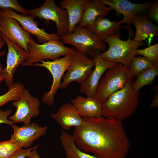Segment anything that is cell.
Masks as SVG:
<instances>
[{
  "instance_id": "ac0fdd59",
  "label": "cell",
  "mask_w": 158,
  "mask_h": 158,
  "mask_svg": "<svg viewBox=\"0 0 158 158\" xmlns=\"http://www.w3.org/2000/svg\"><path fill=\"white\" fill-rule=\"evenodd\" d=\"M111 10L100 0H87L84 4L83 17L78 26L89 29L96 20L104 17Z\"/></svg>"
},
{
  "instance_id": "ffe728a7",
  "label": "cell",
  "mask_w": 158,
  "mask_h": 158,
  "mask_svg": "<svg viewBox=\"0 0 158 158\" xmlns=\"http://www.w3.org/2000/svg\"><path fill=\"white\" fill-rule=\"evenodd\" d=\"M121 26L119 21H112L106 18L97 19L92 23L89 29L99 41L104 42L106 39L116 35H120Z\"/></svg>"
},
{
  "instance_id": "e575fe53",
  "label": "cell",
  "mask_w": 158,
  "mask_h": 158,
  "mask_svg": "<svg viewBox=\"0 0 158 158\" xmlns=\"http://www.w3.org/2000/svg\"><path fill=\"white\" fill-rule=\"evenodd\" d=\"M3 68L2 64L0 63V83L4 79L3 73Z\"/></svg>"
},
{
  "instance_id": "484cf974",
  "label": "cell",
  "mask_w": 158,
  "mask_h": 158,
  "mask_svg": "<svg viewBox=\"0 0 158 158\" xmlns=\"http://www.w3.org/2000/svg\"><path fill=\"white\" fill-rule=\"evenodd\" d=\"M24 88L21 83H14L9 87L7 92L0 95V107L10 101L18 100Z\"/></svg>"
},
{
  "instance_id": "d590c367",
  "label": "cell",
  "mask_w": 158,
  "mask_h": 158,
  "mask_svg": "<svg viewBox=\"0 0 158 158\" xmlns=\"http://www.w3.org/2000/svg\"><path fill=\"white\" fill-rule=\"evenodd\" d=\"M5 43V42L3 40L0 41V56H4L5 54V51H1V49Z\"/></svg>"
},
{
  "instance_id": "7402d4cb",
  "label": "cell",
  "mask_w": 158,
  "mask_h": 158,
  "mask_svg": "<svg viewBox=\"0 0 158 158\" xmlns=\"http://www.w3.org/2000/svg\"><path fill=\"white\" fill-rule=\"evenodd\" d=\"M87 0H63L60 2V7L66 10L68 16V34L72 33L79 24L83 13L84 4Z\"/></svg>"
},
{
  "instance_id": "3957f363",
  "label": "cell",
  "mask_w": 158,
  "mask_h": 158,
  "mask_svg": "<svg viewBox=\"0 0 158 158\" xmlns=\"http://www.w3.org/2000/svg\"><path fill=\"white\" fill-rule=\"evenodd\" d=\"M129 37L126 40L121 39L120 35H116L106 39L107 43V50L100 54L101 58L109 62L120 63L128 68L132 59L137 55L138 47L144 44L143 42H138L131 40L133 33L128 32Z\"/></svg>"
},
{
  "instance_id": "4316f807",
  "label": "cell",
  "mask_w": 158,
  "mask_h": 158,
  "mask_svg": "<svg viewBox=\"0 0 158 158\" xmlns=\"http://www.w3.org/2000/svg\"><path fill=\"white\" fill-rule=\"evenodd\" d=\"M21 147L10 140L0 142V158H10Z\"/></svg>"
},
{
  "instance_id": "836d02e7",
  "label": "cell",
  "mask_w": 158,
  "mask_h": 158,
  "mask_svg": "<svg viewBox=\"0 0 158 158\" xmlns=\"http://www.w3.org/2000/svg\"><path fill=\"white\" fill-rule=\"evenodd\" d=\"M37 149L36 148L29 151L27 154V157L28 158H41L37 152Z\"/></svg>"
},
{
  "instance_id": "1f68e13d",
  "label": "cell",
  "mask_w": 158,
  "mask_h": 158,
  "mask_svg": "<svg viewBox=\"0 0 158 158\" xmlns=\"http://www.w3.org/2000/svg\"><path fill=\"white\" fill-rule=\"evenodd\" d=\"M39 146H35L27 149H24L21 147L10 158H26L28 152L35 148H37Z\"/></svg>"
},
{
  "instance_id": "8d00e7d4",
  "label": "cell",
  "mask_w": 158,
  "mask_h": 158,
  "mask_svg": "<svg viewBox=\"0 0 158 158\" xmlns=\"http://www.w3.org/2000/svg\"><path fill=\"white\" fill-rule=\"evenodd\" d=\"M1 16V10L0 9V17ZM3 40L2 38L1 37V33L0 32V41H2Z\"/></svg>"
},
{
  "instance_id": "8fae6325",
  "label": "cell",
  "mask_w": 158,
  "mask_h": 158,
  "mask_svg": "<svg viewBox=\"0 0 158 158\" xmlns=\"http://www.w3.org/2000/svg\"><path fill=\"white\" fill-rule=\"evenodd\" d=\"M100 0L104 5L108 6L111 10H114L117 17L121 14L123 15V19L119 21V24H126L127 26L124 28L128 32H132L131 24L132 18L138 14L145 15L152 4L149 2L141 4L133 3L127 0Z\"/></svg>"
},
{
  "instance_id": "e0dca14e",
  "label": "cell",
  "mask_w": 158,
  "mask_h": 158,
  "mask_svg": "<svg viewBox=\"0 0 158 158\" xmlns=\"http://www.w3.org/2000/svg\"><path fill=\"white\" fill-rule=\"evenodd\" d=\"M51 118L60 126L62 129H69L72 127L80 126L83 119L78 114L71 103H65L63 104L55 113L51 114Z\"/></svg>"
},
{
  "instance_id": "d4e9b609",
  "label": "cell",
  "mask_w": 158,
  "mask_h": 158,
  "mask_svg": "<svg viewBox=\"0 0 158 158\" xmlns=\"http://www.w3.org/2000/svg\"><path fill=\"white\" fill-rule=\"evenodd\" d=\"M152 65L146 58L134 57L131 60L128 68L131 78L137 77L143 71Z\"/></svg>"
},
{
  "instance_id": "7a4b0ae2",
  "label": "cell",
  "mask_w": 158,
  "mask_h": 158,
  "mask_svg": "<svg viewBox=\"0 0 158 158\" xmlns=\"http://www.w3.org/2000/svg\"><path fill=\"white\" fill-rule=\"evenodd\" d=\"M131 81L111 95L102 104V116L122 121L135 113L138 105L140 91L133 89Z\"/></svg>"
},
{
  "instance_id": "cb8c5ba5",
  "label": "cell",
  "mask_w": 158,
  "mask_h": 158,
  "mask_svg": "<svg viewBox=\"0 0 158 158\" xmlns=\"http://www.w3.org/2000/svg\"><path fill=\"white\" fill-rule=\"evenodd\" d=\"M158 75V64H154L145 69L136 77L134 83H132L133 90L136 92L140 91L143 87L150 85Z\"/></svg>"
},
{
  "instance_id": "f546056e",
  "label": "cell",
  "mask_w": 158,
  "mask_h": 158,
  "mask_svg": "<svg viewBox=\"0 0 158 158\" xmlns=\"http://www.w3.org/2000/svg\"><path fill=\"white\" fill-rule=\"evenodd\" d=\"M145 15L153 20L155 22H158V1L152 4L147 11Z\"/></svg>"
},
{
  "instance_id": "6da1fadb",
  "label": "cell",
  "mask_w": 158,
  "mask_h": 158,
  "mask_svg": "<svg viewBox=\"0 0 158 158\" xmlns=\"http://www.w3.org/2000/svg\"><path fill=\"white\" fill-rule=\"evenodd\" d=\"M83 119L72 135L80 150L98 158L126 157L130 144L122 121L103 116Z\"/></svg>"
},
{
  "instance_id": "4dcf8cb0",
  "label": "cell",
  "mask_w": 158,
  "mask_h": 158,
  "mask_svg": "<svg viewBox=\"0 0 158 158\" xmlns=\"http://www.w3.org/2000/svg\"><path fill=\"white\" fill-rule=\"evenodd\" d=\"M11 113L12 111L11 110L5 111L0 110V124L5 123L12 126L14 123L8 118Z\"/></svg>"
},
{
  "instance_id": "d6986e66",
  "label": "cell",
  "mask_w": 158,
  "mask_h": 158,
  "mask_svg": "<svg viewBox=\"0 0 158 158\" xmlns=\"http://www.w3.org/2000/svg\"><path fill=\"white\" fill-rule=\"evenodd\" d=\"M71 101L82 118L102 116V104L95 97H85L78 95Z\"/></svg>"
},
{
  "instance_id": "f1b7e54d",
  "label": "cell",
  "mask_w": 158,
  "mask_h": 158,
  "mask_svg": "<svg viewBox=\"0 0 158 158\" xmlns=\"http://www.w3.org/2000/svg\"><path fill=\"white\" fill-rule=\"evenodd\" d=\"M0 8L3 10H13L23 15H28V10L22 7L17 0H0Z\"/></svg>"
},
{
  "instance_id": "44dd1931",
  "label": "cell",
  "mask_w": 158,
  "mask_h": 158,
  "mask_svg": "<svg viewBox=\"0 0 158 158\" xmlns=\"http://www.w3.org/2000/svg\"><path fill=\"white\" fill-rule=\"evenodd\" d=\"M135 28L136 33L132 40L141 42L147 38L149 43L153 37L158 36V27L145 15H137L131 20Z\"/></svg>"
},
{
  "instance_id": "30bf717a",
  "label": "cell",
  "mask_w": 158,
  "mask_h": 158,
  "mask_svg": "<svg viewBox=\"0 0 158 158\" xmlns=\"http://www.w3.org/2000/svg\"><path fill=\"white\" fill-rule=\"evenodd\" d=\"M12 105L16 108L13 115L9 120L14 123L23 122L25 125L30 123L31 118L38 116L40 114V103L36 97L32 96L29 91L24 88L19 99L13 102Z\"/></svg>"
},
{
  "instance_id": "52a82bcc",
  "label": "cell",
  "mask_w": 158,
  "mask_h": 158,
  "mask_svg": "<svg viewBox=\"0 0 158 158\" xmlns=\"http://www.w3.org/2000/svg\"><path fill=\"white\" fill-rule=\"evenodd\" d=\"M28 14L34 18H39L45 21L51 20L57 28L56 34L60 37L68 33V16L66 10L58 6L54 0H46L40 7L28 10Z\"/></svg>"
},
{
  "instance_id": "8992f818",
  "label": "cell",
  "mask_w": 158,
  "mask_h": 158,
  "mask_svg": "<svg viewBox=\"0 0 158 158\" xmlns=\"http://www.w3.org/2000/svg\"><path fill=\"white\" fill-rule=\"evenodd\" d=\"M60 39L64 44L72 45L77 50L92 57L107 48L104 42L98 40L90 29L84 27L77 26L72 33L60 37Z\"/></svg>"
},
{
  "instance_id": "74e56055",
  "label": "cell",
  "mask_w": 158,
  "mask_h": 158,
  "mask_svg": "<svg viewBox=\"0 0 158 158\" xmlns=\"http://www.w3.org/2000/svg\"><path fill=\"white\" fill-rule=\"evenodd\" d=\"M126 158V157H123V158Z\"/></svg>"
},
{
  "instance_id": "d6a6232c",
  "label": "cell",
  "mask_w": 158,
  "mask_h": 158,
  "mask_svg": "<svg viewBox=\"0 0 158 158\" xmlns=\"http://www.w3.org/2000/svg\"><path fill=\"white\" fill-rule=\"evenodd\" d=\"M158 106V91H156L152 100L149 105L150 108H156Z\"/></svg>"
},
{
  "instance_id": "277c9868",
  "label": "cell",
  "mask_w": 158,
  "mask_h": 158,
  "mask_svg": "<svg viewBox=\"0 0 158 158\" xmlns=\"http://www.w3.org/2000/svg\"><path fill=\"white\" fill-rule=\"evenodd\" d=\"M104 74L98 83L94 97L102 104L131 79L128 68L120 63H116Z\"/></svg>"
},
{
  "instance_id": "603a6c76",
  "label": "cell",
  "mask_w": 158,
  "mask_h": 158,
  "mask_svg": "<svg viewBox=\"0 0 158 158\" xmlns=\"http://www.w3.org/2000/svg\"><path fill=\"white\" fill-rule=\"evenodd\" d=\"M60 139L66 152V158H98L82 151L77 146L72 135L64 130L61 133Z\"/></svg>"
},
{
  "instance_id": "2e32d148",
  "label": "cell",
  "mask_w": 158,
  "mask_h": 158,
  "mask_svg": "<svg viewBox=\"0 0 158 158\" xmlns=\"http://www.w3.org/2000/svg\"><path fill=\"white\" fill-rule=\"evenodd\" d=\"M12 126L14 132L10 140L25 148H28L35 140L45 135L47 130L46 126H40L35 123L21 127L14 124Z\"/></svg>"
},
{
  "instance_id": "5b68a950",
  "label": "cell",
  "mask_w": 158,
  "mask_h": 158,
  "mask_svg": "<svg viewBox=\"0 0 158 158\" xmlns=\"http://www.w3.org/2000/svg\"><path fill=\"white\" fill-rule=\"evenodd\" d=\"M29 53L23 66H32L34 63L44 60L53 61L73 53L75 49L64 45L62 41L51 40L41 44L36 43L31 37L28 45Z\"/></svg>"
},
{
  "instance_id": "4fadbf2b",
  "label": "cell",
  "mask_w": 158,
  "mask_h": 158,
  "mask_svg": "<svg viewBox=\"0 0 158 158\" xmlns=\"http://www.w3.org/2000/svg\"><path fill=\"white\" fill-rule=\"evenodd\" d=\"M1 16L13 18L17 20L22 26V28L30 34L37 37L38 41L41 43L50 41L59 40L60 37L56 33H47L44 28L38 26L37 22L30 15H21L10 9L1 10Z\"/></svg>"
},
{
  "instance_id": "ba28073f",
  "label": "cell",
  "mask_w": 158,
  "mask_h": 158,
  "mask_svg": "<svg viewBox=\"0 0 158 158\" xmlns=\"http://www.w3.org/2000/svg\"><path fill=\"white\" fill-rule=\"evenodd\" d=\"M73 52L54 60L42 61L40 62L41 63L37 62L32 65L46 68L52 76L53 80L50 89L44 94L42 98V102L48 105L54 104V96L60 88L61 78L70 64Z\"/></svg>"
},
{
  "instance_id": "7c38bea8",
  "label": "cell",
  "mask_w": 158,
  "mask_h": 158,
  "mask_svg": "<svg viewBox=\"0 0 158 158\" xmlns=\"http://www.w3.org/2000/svg\"><path fill=\"white\" fill-rule=\"evenodd\" d=\"M1 33L8 48L6 66L3 68V73L6 84L9 87L14 83L13 76L15 72L18 67L25 61L28 54L19 45Z\"/></svg>"
},
{
  "instance_id": "9a60e30c",
  "label": "cell",
  "mask_w": 158,
  "mask_h": 158,
  "mask_svg": "<svg viewBox=\"0 0 158 158\" xmlns=\"http://www.w3.org/2000/svg\"><path fill=\"white\" fill-rule=\"evenodd\" d=\"M0 32L28 54V45L30 42V34L21 27L17 20L13 18L1 16Z\"/></svg>"
},
{
  "instance_id": "9c48e42d",
  "label": "cell",
  "mask_w": 158,
  "mask_h": 158,
  "mask_svg": "<svg viewBox=\"0 0 158 158\" xmlns=\"http://www.w3.org/2000/svg\"><path fill=\"white\" fill-rule=\"evenodd\" d=\"M95 66L93 59L87 54L78 50H75L70 64L66 73L63 76L60 88H66L71 82L81 84L87 78Z\"/></svg>"
},
{
  "instance_id": "83f0119b",
  "label": "cell",
  "mask_w": 158,
  "mask_h": 158,
  "mask_svg": "<svg viewBox=\"0 0 158 158\" xmlns=\"http://www.w3.org/2000/svg\"><path fill=\"white\" fill-rule=\"evenodd\" d=\"M137 55H142L147 59L152 64H158V44L142 49H137Z\"/></svg>"
},
{
  "instance_id": "5bb4252c",
  "label": "cell",
  "mask_w": 158,
  "mask_h": 158,
  "mask_svg": "<svg viewBox=\"0 0 158 158\" xmlns=\"http://www.w3.org/2000/svg\"><path fill=\"white\" fill-rule=\"evenodd\" d=\"M100 54V52L98 53L92 57L95 62L94 68L80 84V92L85 94L87 97H94L101 77L108 69L116 63L104 60L101 57Z\"/></svg>"
}]
</instances>
